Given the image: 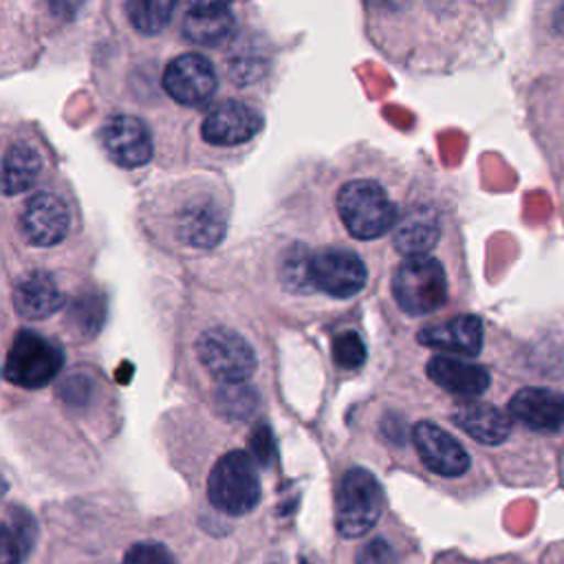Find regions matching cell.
Returning <instances> with one entry per match:
<instances>
[{
  "mask_svg": "<svg viewBox=\"0 0 564 564\" xmlns=\"http://www.w3.org/2000/svg\"><path fill=\"white\" fill-rule=\"evenodd\" d=\"M427 377L443 390L458 397H480L489 388V372L471 361L434 355L427 361Z\"/></svg>",
  "mask_w": 564,
  "mask_h": 564,
  "instance_id": "603a6c76",
  "label": "cell"
},
{
  "mask_svg": "<svg viewBox=\"0 0 564 564\" xmlns=\"http://www.w3.org/2000/svg\"><path fill=\"white\" fill-rule=\"evenodd\" d=\"M368 271L361 258L344 247H324L311 253L313 289L333 297H350L366 284Z\"/></svg>",
  "mask_w": 564,
  "mask_h": 564,
  "instance_id": "2e32d148",
  "label": "cell"
},
{
  "mask_svg": "<svg viewBox=\"0 0 564 564\" xmlns=\"http://www.w3.org/2000/svg\"><path fill=\"white\" fill-rule=\"evenodd\" d=\"M95 141L101 154L119 170H141L154 159V137L145 119L134 112L115 110L101 117Z\"/></svg>",
  "mask_w": 564,
  "mask_h": 564,
  "instance_id": "30bf717a",
  "label": "cell"
},
{
  "mask_svg": "<svg viewBox=\"0 0 564 564\" xmlns=\"http://www.w3.org/2000/svg\"><path fill=\"white\" fill-rule=\"evenodd\" d=\"M335 212L346 231L357 240H377L394 229L399 205L390 187L370 174H355L335 189Z\"/></svg>",
  "mask_w": 564,
  "mask_h": 564,
  "instance_id": "6da1fadb",
  "label": "cell"
},
{
  "mask_svg": "<svg viewBox=\"0 0 564 564\" xmlns=\"http://www.w3.org/2000/svg\"><path fill=\"white\" fill-rule=\"evenodd\" d=\"M535 42L549 64L564 66V0H538Z\"/></svg>",
  "mask_w": 564,
  "mask_h": 564,
  "instance_id": "d4e9b609",
  "label": "cell"
},
{
  "mask_svg": "<svg viewBox=\"0 0 564 564\" xmlns=\"http://www.w3.org/2000/svg\"><path fill=\"white\" fill-rule=\"evenodd\" d=\"M44 15L53 26H68L79 18L88 0H40Z\"/></svg>",
  "mask_w": 564,
  "mask_h": 564,
  "instance_id": "f546056e",
  "label": "cell"
},
{
  "mask_svg": "<svg viewBox=\"0 0 564 564\" xmlns=\"http://www.w3.org/2000/svg\"><path fill=\"white\" fill-rule=\"evenodd\" d=\"M441 212L432 203H410L392 229L394 249L405 256H427L441 238Z\"/></svg>",
  "mask_w": 564,
  "mask_h": 564,
  "instance_id": "ac0fdd59",
  "label": "cell"
},
{
  "mask_svg": "<svg viewBox=\"0 0 564 564\" xmlns=\"http://www.w3.org/2000/svg\"><path fill=\"white\" fill-rule=\"evenodd\" d=\"M416 339L427 348L476 357L482 348V322L476 315H456L421 328Z\"/></svg>",
  "mask_w": 564,
  "mask_h": 564,
  "instance_id": "ffe728a7",
  "label": "cell"
},
{
  "mask_svg": "<svg viewBox=\"0 0 564 564\" xmlns=\"http://www.w3.org/2000/svg\"><path fill=\"white\" fill-rule=\"evenodd\" d=\"M260 476L249 452L234 449L218 458L207 478L209 502L227 516H245L260 502Z\"/></svg>",
  "mask_w": 564,
  "mask_h": 564,
  "instance_id": "52a82bcc",
  "label": "cell"
},
{
  "mask_svg": "<svg viewBox=\"0 0 564 564\" xmlns=\"http://www.w3.org/2000/svg\"><path fill=\"white\" fill-rule=\"evenodd\" d=\"M70 315L77 328H82L86 335H93L104 322V302L97 295H84L73 304L68 317Z\"/></svg>",
  "mask_w": 564,
  "mask_h": 564,
  "instance_id": "f1b7e54d",
  "label": "cell"
},
{
  "mask_svg": "<svg viewBox=\"0 0 564 564\" xmlns=\"http://www.w3.org/2000/svg\"><path fill=\"white\" fill-rule=\"evenodd\" d=\"M216 405L229 419H249L258 410L260 399H258L256 390L245 386V381L242 383H223L216 390Z\"/></svg>",
  "mask_w": 564,
  "mask_h": 564,
  "instance_id": "484cf974",
  "label": "cell"
},
{
  "mask_svg": "<svg viewBox=\"0 0 564 564\" xmlns=\"http://www.w3.org/2000/svg\"><path fill=\"white\" fill-rule=\"evenodd\" d=\"M247 0H185L178 15L181 42L220 48L238 37Z\"/></svg>",
  "mask_w": 564,
  "mask_h": 564,
  "instance_id": "ba28073f",
  "label": "cell"
},
{
  "mask_svg": "<svg viewBox=\"0 0 564 564\" xmlns=\"http://www.w3.org/2000/svg\"><path fill=\"white\" fill-rule=\"evenodd\" d=\"M392 295L408 315H427L447 302V275L432 256L405 258L392 275Z\"/></svg>",
  "mask_w": 564,
  "mask_h": 564,
  "instance_id": "8fae6325",
  "label": "cell"
},
{
  "mask_svg": "<svg viewBox=\"0 0 564 564\" xmlns=\"http://www.w3.org/2000/svg\"><path fill=\"white\" fill-rule=\"evenodd\" d=\"M249 454L258 465H269L273 454H275V443L273 434L267 425H258L249 438Z\"/></svg>",
  "mask_w": 564,
  "mask_h": 564,
  "instance_id": "d6a6232c",
  "label": "cell"
},
{
  "mask_svg": "<svg viewBox=\"0 0 564 564\" xmlns=\"http://www.w3.org/2000/svg\"><path fill=\"white\" fill-rule=\"evenodd\" d=\"M185 0H110V18L123 35L137 42H156L165 37Z\"/></svg>",
  "mask_w": 564,
  "mask_h": 564,
  "instance_id": "9a60e30c",
  "label": "cell"
},
{
  "mask_svg": "<svg viewBox=\"0 0 564 564\" xmlns=\"http://www.w3.org/2000/svg\"><path fill=\"white\" fill-rule=\"evenodd\" d=\"M13 306L22 319H44L64 306V293L48 271H29L13 286Z\"/></svg>",
  "mask_w": 564,
  "mask_h": 564,
  "instance_id": "44dd1931",
  "label": "cell"
},
{
  "mask_svg": "<svg viewBox=\"0 0 564 564\" xmlns=\"http://www.w3.org/2000/svg\"><path fill=\"white\" fill-rule=\"evenodd\" d=\"M48 143L35 126H4L2 132V194L7 198L33 189L48 167Z\"/></svg>",
  "mask_w": 564,
  "mask_h": 564,
  "instance_id": "8992f818",
  "label": "cell"
},
{
  "mask_svg": "<svg viewBox=\"0 0 564 564\" xmlns=\"http://www.w3.org/2000/svg\"><path fill=\"white\" fill-rule=\"evenodd\" d=\"M333 359L344 370H355L366 361V346L355 330H344L333 341Z\"/></svg>",
  "mask_w": 564,
  "mask_h": 564,
  "instance_id": "83f0119b",
  "label": "cell"
},
{
  "mask_svg": "<svg viewBox=\"0 0 564 564\" xmlns=\"http://www.w3.org/2000/svg\"><path fill=\"white\" fill-rule=\"evenodd\" d=\"M527 121L535 145L551 163L553 174L564 176V66L531 84Z\"/></svg>",
  "mask_w": 564,
  "mask_h": 564,
  "instance_id": "277c9868",
  "label": "cell"
},
{
  "mask_svg": "<svg viewBox=\"0 0 564 564\" xmlns=\"http://www.w3.org/2000/svg\"><path fill=\"white\" fill-rule=\"evenodd\" d=\"M386 507V496L379 480L361 467H350L335 494V524L344 538L366 535Z\"/></svg>",
  "mask_w": 564,
  "mask_h": 564,
  "instance_id": "9c48e42d",
  "label": "cell"
},
{
  "mask_svg": "<svg viewBox=\"0 0 564 564\" xmlns=\"http://www.w3.org/2000/svg\"><path fill=\"white\" fill-rule=\"evenodd\" d=\"M452 423L482 445H498L511 434V414L485 401H463L452 412Z\"/></svg>",
  "mask_w": 564,
  "mask_h": 564,
  "instance_id": "7402d4cb",
  "label": "cell"
},
{
  "mask_svg": "<svg viewBox=\"0 0 564 564\" xmlns=\"http://www.w3.org/2000/svg\"><path fill=\"white\" fill-rule=\"evenodd\" d=\"M64 366V350L33 330H20L4 361V379L20 388H42L51 383Z\"/></svg>",
  "mask_w": 564,
  "mask_h": 564,
  "instance_id": "7c38bea8",
  "label": "cell"
},
{
  "mask_svg": "<svg viewBox=\"0 0 564 564\" xmlns=\"http://www.w3.org/2000/svg\"><path fill=\"white\" fill-rule=\"evenodd\" d=\"M311 249L304 245H293L291 249H286L284 258H282V282L286 289L291 291H300L306 293L313 289L311 282Z\"/></svg>",
  "mask_w": 564,
  "mask_h": 564,
  "instance_id": "4316f807",
  "label": "cell"
},
{
  "mask_svg": "<svg viewBox=\"0 0 564 564\" xmlns=\"http://www.w3.org/2000/svg\"><path fill=\"white\" fill-rule=\"evenodd\" d=\"M357 564H397V555L386 540L377 538L361 546L357 555Z\"/></svg>",
  "mask_w": 564,
  "mask_h": 564,
  "instance_id": "836d02e7",
  "label": "cell"
},
{
  "mask_svg": "<svg viewBox=\"0 0 564 564\" xmlns=\"http://www.w3.org/2000/svg\"><path fill=\"white\" fill-rule=\"evenodd\" d=\"M412 443L423 465L445 478H456L469 469L467 449L443 427L421 421L412 430Z\"/></svg>",
  "mask_w": 564,
  "mask_h": 564,
  "instance_id": "e0dca14e",
  "label": "cell"
},
{
  "mask_svg": "<svg viewBox=\"0 0 564 564\" xmlns=\"http://www.w3.org/2000/svg\"><path fill=\"white\" fill-rule=\"evenodd\" d=\"M70 203L62 192L53 187L35 189L20 205L18 229L31 247H55L70 234Z\"/></svg>",
  "mask_w": 564,
  "mask_h": 564,
  "instance_id": "4fadbf2b",
  "label": "cell"
},
{
  "mask_svg": "<svg viewBox=\"0 0 564 564\" xmlns=\"http://www.w3.org/2000/svg\"><path fill=\"white\" fill-rule=\"evenodd\" d=\"M35 518L22 507H9L2 518V564H22L35 544Z\"/></svg>",
  "mask_w": 564,
  "mask_h": 564,
  "instance_id": "cb8c5ba5",
  "label": "cell"
},
{
  "mask_svg": "<svg viewBox=\"0 0 564 564\" xmlns=\"http://www.w3.org/2000/svg\"><path fill=\"white\" fill-rule=\"evenodd\" d=\"M196 355L220 383H242L256 370V352L249 341L225 326L205 330L196 341Z\"/></svg>",
  "mask_w": 564,
  "mask_h": 564,
  "instance_id": "5bb4252c",
  "label": "cell"
},
{
  "mask_svg": "<svg viewBox=\"0 0 564 564\" xmlns=\"http://www.w3.org/2000/svg\"><path fill=\"white\" fill-rule=\"evenodd\" d=\"M368 20L379 18V20H401L408 9L412 7V0H361Z\"/></svg>",
  "mask_w": 564,
  "mask_h": 564,
  "instance_id": "1f68e13d",
  "label": "cell"
},
{
  "mask_svg": "<svg viewBox=\"0 0 564 564\" xmlns=\"http://www.w3.org/2000/svg\"><path fill=\"white\" fill-rule=\"evenodd\" d=\"M267 128L262 106L247 97L216 99L198 121V139L207 150L238 152L247 150Z\"/></svg>",
  "mask_w": 564,
  "mask_h": 564,
  "instance_id": "3957f363",
  "label": "cell"
},
{
  "mask_svg": "<svg viewBox=\"0 0 564 564\" xmlns=\"http://www.w3.org/2000/svg\"><path fill=\"white\" fill-rule=\"evenodd\" d=\"M123 564H174L172 553L156 542H139L128 549Z\"/></svg>",
  "mask_w": 564,
  "mask_h": 564,
  "instance_id": "4dcf8cb0",
  "label": "cell"
},
{
  "mask_svg": "<svg viewBox=\"0 0 564 564\" xmlns=\"http://www.w3.org/2000/svg\"><path fill=\"white\" fill-rule=\"evenodd\" d=\"M229 212L209 178H196L181 187L174 209L176 240L192 249H212L227 234Z\"/></svg>",
  "mask_w": 564,
  "mask_h": 564,
  "instance_id": "7a4b0ae2",
  "label": "cell"
},
{
  "mask_svg": "<svg viewBox=\"0 0 564 564\" xmlns=\"http://www.w3.org/2000/svg\"><path fill=\"white\" fill-rule=\"evenodd\" d=\"M511 419L535 432H557L564 427V394L553 388H520L509 401Z\"/></svg>",
  "mask_w": 564,
  "mask_h": 564,
  "instance_id": "d6986e66",
  "label": "cell"
},
{
  "mask_svg": "<svg viewBox=\"0 0 564 564\" xmlns=\"http://www.w3.org/2000/svg\"><path fill=\"white\" fill-rule=\"evenodd\" d=\"M161 90L185 110H207L220 93L218 66L200 51L176 53L163 64Z\"/></svg>",
  "mask_w": 564,
  "mask_h": 564,
  "instance_id": "5b68a950",
  "label": "cell"
}]
</instances>
